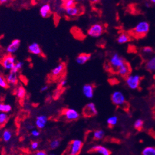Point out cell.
I'll use <instances>...</instances> for the list:
<instances>
[{
  "instance_id": "1",
  "label": "cell",
  "mask_w": 155,
  "mask_h": 155,
  "mask_svg": "<svg viewBox=\"0 0 155 155\" xmlns=\"http://www.w3.org/2000/svg\"><path fill=\"white\" fill-rule=\"evenodd\" d=\"M150 28V24L147 21L139 22L136 27L131 30L130 34L136 38H141L146 35Z\"/></svg>"
},
{
  "instance_id": "2",
  "label": "cell",
  "mask_w": 155,
  "mask_h": 155,
  "mask_svg": "<svg viewBox=\"0 0 155 155\" xmlns=\"http://www.w3.org/2000/svg\"><path fill=\"white\" fill-rule=\"evenodd\" d=\"M83 143L80 139H74L69 143L63 155H78L83 148Z\"/></svg>"
},
{
  "instance_id": "3",
  "label": "cell",
  "mask_w": 155,
  "mask_h": 155,
  "mask_svg": "<svg viewBox=\"0 0 155 155\" xmlns=\"http://www.w3.org/2000/svg\"><path fill=\"white\" fill-rule=\"evenodd\" d=\"M16 63V59L12 54H7L0 60V64L5 70L10 71Z\"/></svg>"
},
{
  "instance_id": "4",
  "label": "cell",
  "mask_w": 155,
  "mask_h": 155,
  "mask_svg": "<svg viewBox=\"0 0 155 155\" xmlns=\"http://www.w3.org/2000/svg\"><path fill=\"white\" fill-rule=\"evenodd\" d=\"M62 115L63 116L64 118L68 121H73L76 120L80 117V114L77 110L74 108H64L62 111Z\"/></svg>"
},
{
  "instance_id": "5",
  "label": "cell",
  "mask_w": 155,
  "mask_h": 155,
  "mask_svg": "<svg viewBox=\"0 0 155 155\" xmlns=\"http://www.w3.org/2000/svg\"><path fill=\"white\" fill-rule=\"evenodd\" d=\"M104 32L103 25L100 24H95L91 25L88 30L87 34L89 36L94 38H98L101 36Z\"/></svg>"
},
{
  "instance_id": "6",
  "label": "cell",
  "mask_w": 155,
  "mask_h": 155,
  "mask_svg": "<svg viewBox=\"0 0 155 155\" xmlns=\"http://www.w3.org/2000/svg\"><path fill=\"white\" fill-rule=\"evenodd\" d=\"M141 81V76L137 74L129 75L126 77V82L129 88L131 90H136L138 88Z\"/></svg>"
},
{
  "instance_id": "7",
  "label": "cell",
  "mask_w": 155,
  "mask_h": 155,
  "mask_svg": "<svg viewBox=\"0 0 155 155\" xmlns=\"http://www.w3.org/2000/svg\"><path fill=\"white\" fill-rule=\"evenodd\" d=\"M111 100L112 103L117 106H122L126 104L125 96L119 91H116L113 93L111 96Z\"/></svg>"
},
{
  "instance_id": "8",
  "label": "cell",
  "mask_w": 155,
  "mask_h": 155,
  "mask_svg": "<svg viewBox=\"0 0 155 155\" xmlns=\"http://www.w3.org/2000/svg\"><path fill=\"white\" fill-rule=\"evenodd\" d=\"M125 63L124 59L117 53L114 54L110 59V65L116 70H117V69Z\"/></svg>"
},
{
  "instance_id": "9",
  "label": "cell",
  "mask_w": 155,
  "mask_h": 155,
  "mask_svg": "<svg viewBox=\"0 0 155 155\" xmlns=\"http://www.w3.org/2000/svg\"><path fill=\"white\" fill-rule=\"evenodd\" d=\"M83 114L84 116L87 117H93V116H95L97 115L98 111L96 108V106L94 103L90 102L86 106H85L83 108Z\"/></svg>"
},
{
  "instance_id": "10",
  "label": "cell",
  "mask_w": 155,
  "mask_h": 155,
  "mask_svg": "<svg viewBox=\"0 0 155 155\" xmlns=\"http://www.w3.org/2000/svg\"><path fill=\"white\" fill-rule=\"evenodd\" d=\"M48 118L45 115H39L36 117L35 125L38 129H43L48 124Z\"/></svg>"
},
{
  "instance_id": "11",
  "label": "cell",
  "mask_w": 155,
  "mask_h": 155,
  "mask_svg": "<svg viewBox=\"0 0 155 155\" xmlns=\"http://www.w3.org/2000/svg\"><path fill=\"white\" fill-rule=\"evenodd\" d=\"M21 41L19 39H14L12 41V42L7 46L6 49V51L8 54H13L16 52L20 46Z\"/></svg>"
},
{
  "instance_id": "12",
  "label": "cell",
  "mask_w": 155,
  "mask_h": 155,
  "mask_svg": "<svg viewBox=\"0 0 155 155\" xmlns=\"http://www.w3.org/2000/svg\"><path fill=\"white\" fill-rule=\"evenodd\" d=\"M66 65L64 63H61L57 65L55 68L52 69L51 71V75L54 78H57L59 77L62 74H63L65 70Z\"/></svg>"
},
{
  "instance_id": "13",
  "label": "cell",
  "mask_w": 155,
  "mask_h": 155,
  "mask_svg": "<svg viewBox=\"0 0 155 155\" xmlns=\"http://www.w3.org/2000/svg\"><path fill=\"white\" fill-rule=\"evenodd\" d=\"M91 152H95L101 155H110V151L106 147L101 145H95L90 149Z\"/></svg>"
},
{
  "instance_id": "14",
  "label": "cell",
  "mask_w": 155,
  "mask_h": 155,
  "mask_svg": "<svg viewBox=\"0 0 155 155\" xmlns=\"http://www.w3.org/2000/svg\"><path fill=\"white\" fill-rule=\"evenodd\" d=\"M28 50L30 53L36 56H42L43 54L41 46L37 42H33L30 44L28 48Z\"/></svg>"
},
{
  "instance_id": "15",
  "label": "cell",
  "mask_w": 155,
  "mask_h": 155,
  "mask_svg": "<svg viewBox=\"0 0 155 155\" xmlns=\"http://www.w3.org/2000/svg\"><path fill=\"white\" fill-rule=\"evenodd\" d=\"M6 79L9 85H11V86H16L18 82V73L10 71V73L8 74L6 77Z\"/></svg>"
},
{
  "instance_id": "16",
  "label": "cell",
  "mask_w": 155,
  "mask_h": 155,
  "mask_svg": "<svg viewBox=\"0 0 155 155\" xmlns=\"http://www.w3.org/2000/svg\"><path fill=\"white\" fill-rule=\"evenodd\" d=\"M83 94L85 97L91 99L94 95V88L92 84H86L83 87Z\"/></svg>"
},
{
  "instance_id": "17",
  "label": "cell",
  "mask_w": 155,
  "mask_h": 155,
  "mask_svg": "<svg viewBox=\"0 0 155 155\" xmlns=\"http://www.w3.org/2000/svg\"><path fill=\"white\" fill-rule=\"evenodd\" d=\"M64 11L68 17H71L78 16V15H80L83 12V10L80 8L76 6V5L65 9Z\"/></svg>"
},
{
  "instance_id": "18",
  "label": "cell",
  "mask_w": 155,
  "mask_h": 155,
  "mask_svg": "<svg viewBox=\"0 0 155 155\" xmlns=\"http://www.w3.org/2000/svg\"><path fill=\"white\" fill-rule=\"evenodd\" d=\"M118 74L122 77L126 78L129 76L130 72V67L128 63H125L117 69Z\"/></svg>"
},
{
  "instance_id": "19",
  "label": "cell",
  "mask_w": 155,
  "mask_h": 155,
  "mask_svg": "<svg viewBox=\"0 0 155 155\" xmlns=\"http://www.w3.org/2000/svg\"><path fill=\"white\" fill-rule=\"evenodd\" d=\"M91 55L89 54H85V53H82L79 54L76 58V62L78 64L83 65L85 64L86 63L91 59Z\"/></svg>"
},
{
  "instance_id": "20",
  "label": "cell",
  "mask_w": 155,
  "mask_h": 155,
  "mask_svg": "<svg viewBox=\"0 0 155 155\" xmlns=\"http://www.w3.org/2000/svg\"><path fill=\"white\" fill-rule=\"evenodd\" d=\"M15 94L17 97V98H18L19 100L24 99V98L25 97V96L27 95L26 89L25 88V87L24 86H22V85H20V86H18V87H17L16 89H15Z\"/></svg>"
},
{
  "instance_id": "21",
  "label": "cell",
  "mask_w": 155,
  "mask_h": 155,
  "mask_svg": "<svg viewBox=\"0 0 155 155\" xmlns=\"http://www.w3.org/2000/svg\"><path fill=\"white\" fill-rule=\"evenodd\" d=\"M51 13V9L49 4H44L40 8V14L42 18H48Z\"/></svg>"
},
{
  "instance_id": "22",
  "label": "cell",
  "mask_w": 155,
  "mask_h": 155,
  "mask_svg": "<svg viewBox=\"0 0 155 155\" xmlns=\"http://www.w3.org/2000/svg\"><path fill=\"white\" fill-rule=\"evenodd\" d=\"M130 41V35L126 33L120 34L118 36L117 39V42L120 44H126L127 42H129Z\"/></svg>"
},
{
  "instance_id": "23",
  "label": "cell",
  "mask_w": 155,
  "mask_h": 155,
  "mask_svg": "<svg viewBox=\"0 0 155 155\" xmlns=\"http://www.w3.org/2000/svg\"><path fill=\"white\" fill-rule=\"evenodd\" d=\"M13 136L12 131L10 129H5L3 130L2 133V139L4 142H9L11 141V139Z\"/></svg>"
},
{
  "instance_id": "24",
  "label": "cell",
  "mask_w": 155,
  "mask_h": 155,
  "mask_svg": "<svg viewBox=\"0 0 155 155\" xmlns=\"http://www.w3.org/2000/svg\"><path fill=\"white\" fill-rule=\"evenodd\" d=\"M12 110V107L8 104H5L0 102V112L9 113Z\"/></svg>"
},
{
  "instance_id": "25",
  "label": "cell",
  "mask_w": 155,
  "mask_h": 155,
  "mask_svg": "<svg viewBox=\"0 0 155 155\" xmlns=\"http://www.w3.org/2000/svg\"><path fill=\"white\" fill-rule=\"evenodd\" d=\"M9 120V116L7 113L0 112V127L4 126Z\"/></svg>"
},
{
  "instance_id": "26",
  "label": "cell",
  "mask_w": 155,
  "mask_h": 155,
  "mask_svg": "<svg viewBox=\"0 0 155 155\" xmlns=\"http://www.w3.org/2000/svg\"><path fill=\"white\" fill-rule=\"evenodd\" d=\"M146 68L148 71H155V56L151 58L146 64Z\"/></svg>"
},
{
  "instance_id": "27",
  "label": "cell",
  "mask_w": 155,
  "mask_h": 155,
  "mask_svg": "<svg viewBox=\"0 0 155 155\" xmlns=\"http://www.w3.org/2000/svg\"><path fill=\"white\" fill-rule=\"evenodd\" d=\"M76 5L75 0H63V5H62V8L64 10L68 8H70Z\"/></svg>"
},
{
  "instance_id": "28",
  "label": "cell",
  "mask_w": 155,
  "mask_h": 155,
  "mask_svg": "<svg viewBox=\"0 0 155 155\" xmlns=\"http://www.w3.org/2000/svg\"><path fill=\"white\" fill-rule=\"evenodd\" d=\"M10 87L9 84L8 83L6 78L0 73V88H2L3 89H7Z\"/></svg>"
},
{
  "instance_id": "29",
  "label": "cell",
  "mask_w": 155,
  "mask_h": 155,
  "mask_svg": "<svg viewBox=\"0 0 155 155\" xmlns=\"http://www.w3.org/2000/svg\"><path fill=\"white\" fill-rule=\"evenodd\" d=\"M142 155H155V148L152 146L146 147L143 150Z\"/></svg>"
},
{
  "instance_id": "30",
  "label": "cell",
  "mask_w": 155,
  "mask_h": 155,
  "mask_svg": "<svg viewBox=\"0 0 155 155\" xmlns=\"http://www.w3.org/2000/svg\"><path fill=\"white\" fill-rule=\"evenodd\" d=\"M107 122L108 126L110 127H114L116 124H117L118 122V117H117V116H112V117H109L107 119Z\"/></svg>"
},
{
  "instance_id": "31",
  "label": "cell",
  "mask_w": 155,
  "mask_h": 155,
  "mask_svg": "<svg viewBox=\"0 0 155 155\" xmlns=\"http://www.w3.org/2000/svg\"><path fill=\"white\" fill-rule=\"evenodd\" d=\"M24 63H23L21 61H18L15 63L14 66L13 67V68L11 69L10 71L15 72V73H18L19 71H20L21 69H22L23 66H24Z\"/></svg>"
},
{
  "instance_id": "32",
  "label": "cell",
  "mask_w": 155,
  "mask_h": 155,
  "mask_svg": "<svg viewBox=\"0 0 155 155\" xmlns=\"http://www.w3.org/2000/svg\"><path fill=\"white\" fill-rule=\"evenodd\" d=\"M104 131L101 130V129H98V130H96L95 131H94V138L96 140H100L102 139L104 136Z\"/></svg>"
},
{
  "instance_id": "33",
  "label": "cell",
  "mask_w": 155,
  "mask_h": 155,
  "mask_svg": "<svg viewBox=\"0 0 155 155\" xmlns=\"http://www.w3.org/2000/svg\"><path fill=\"white\" fill-rule=\"evenodd\" d=\"M60 144H61V141L59 139H53V140H52L49 144L50 148L52 150L57 149L60 146Z\"/></svg>"
},
{
  "instance_id": "34",
  "label": "cell",
  "mask_w": 155,
  "mask_h": 155,
  "mask_svg": "<svg viewBox=\"0 0 155 155\" xmlns=\"http://www.w3.org/2000/svg\"><path fill=\"white\" fill-rule=\"evenodd\" d=\"M143 126H144V122L141 119L136 120L134 124L135 129L137 130H141V129L143 127Z\"/></svg>"
},
{
  "instance_id": "35",
  "label": "cell",
  "mask_w": 155,
  "mask_h": 155,
  "mask_svg": "<svg viewBox=\"0 0 155 155\" xmlns=\"http://www.w3.org/2000/svg\"><path fill=\"white\" fill-rule=\"evenodd\" d=\"M31 136H32L33 137L35 138H37L41 136V132L38 130V129H33L32 130H31V133H30Z\"/></svg>"
},
{
  "instance_id": "36",
  "label": "cell",
  "mask_w": 155,
  "mask_h": 155,
  "mask_svg": "<svg viewBox=\"0 0 155 155\" xmlns=\"http://www.w3.org/2000/svg\"><path fill=\"white\" fill-rule=\"evenodd\" d=\"M143 52L144 54H151L153 52V49L152 48L147 46V47H144V48H143Z\"/></svg>"
},
{
  "instance_id": "37",
  "label": "cell",
  "mask_w": 155,
  "mask_h": 155,
  "mask_svg": "<svg viewBox=\"0 0 155 155\" xmlns=\"http://www.w3.org/2000/svg\"><path fill=\"white\" fill-rule=\"evenodd\" d=\"M30 147L31 148H32V150H37L38 148V147H39V143H38V142L37 141H32L31 143Z\"/></svg>"
},
{
  "instance_id": "38",
  "label": "cell",
  "mask_w": 155,
  "mask_h": 155,
  "mask_svg": "<svg viewBox=\"0 0 155 155\" xmlns=\"http://www.w3.org/2000/svg\"><path fill=\"white\" fill-rule=\"evenodd\" d=\"M35 155H48V154L45 151L38 150V151H36V153H35Z\"/></svg>"
},
{
  "instance_id": "39",
  "label": "cell",
  "mask_w": 155,
  "mask_h": 155,
  "mask_svg": "<svg viewBox=\"0 0 155 155\" xmlns=\"http://www.w3.org/2000/svg\"><path fill=\"white\" fill-rule=\"evenodd\" d=\"M66 84H67V80L65 79H63L60 81L59 86L61 87H64Z\"/></svg>"
},
{
  "instance_id": "40",
  "label": "cell",
  "mask_w": 155,
  "mask_h": 155,
  "mask_svg": "<svg viewBox=\"0 0 155 155\" xmlns=\"http://www.w3.org/2000/svg\"><path fill=\"white\" fill-rule=\"evenodd\" d=\"M48 88H49L48 85H46V84L44 85V86H42L41 87V92H45V91H46L48 90Z\"/></svg>"
},
{
  "instance_id": "41",
  "label": "cell",
  "mask_w": 155,
  "mask_h": 155,
  "mask_svg": "<svg viewBox=\"0 0 155 155\" xmlns=\"http://www.w3.org/2000/svg\"><path fill=\"white\" fill-rule=\"evenodd\" d=\"M9 1H10V0H0V4L3 5V4H5V3H8Z\"/></svg>"
},
{
  "instance_id": "42",
  "label": "cell",
  "mask_w": 155,
  "mask_h": 155,
  "mask_svg": "<svg viewBox=\"0 0 155 155\" xmlns=\"http://www.w3.org/2000/svg\"><path fill=\"white\" fill-rule=\"evenodd\" d=\"M90 2L92 3H98L100 2V0H90Z\"/></svg>"
},
{
  "instance_id": "43",
  "label": "cell",
  "mask_w": 155,
  "mask_h": 155,
  "mask_svg": "<svg viewBox=\"0 0 155 155\" xmlns=\"http://www.w3.org/2000/svg\"><path fill=\"white\" fill-rule=\"evenodd\" d=\"M145 5H146V7H149V6H150V3H148V2H146V3H145Z\"/></svg>"
},
{
  "instance_id": "44",
  "label": "cell",
  "mask_w": 155,
  "mask_h": 155,
  "mask_svg": "<svg viewBox=\"0 0 155 155\" xmlns=\"http://www.w3.org/2000/svg\"><path fill=\"white\" fill-rule=\"evenodd\" d=\"M150 1L153 3H155V0H150Z\"/></svg>"
},
{
  "instance_id": "45",
  "label": "cell",
  "mask_w": 155,
  "mask_h": 155,
  "mask_svg": "<svg viewBox=\"0 0 155 155\" xmlns=\"http://www.w3.org/2000/svg\"><path fill=\"white\" fill-rule=\"evenodd\" d=\"M77 1H78V2H82V1H83V0H77Z\"/></svg>"
},
{
  "instance_id": "46",
  "label": "cell",
  "mask_w": 155,
  "mask_h": 155,
  "mask_svg": "<svg viewBox=\"0 0 155 155\" xmlns=\"http://www.w3.org/2000/svg\"><path fill=\"white\" fill-rule=\"evenodd\" d=\"M49 155H56V154H49Z\"/></svg>"
},
{
  "instance_id": "47",
  "label": "cell",
  "mask_w": 155,
  "mask_h": 155,
  "mask_svg": "<svg viewBox=\"0 0 155 155\" xmlns=\"http://www.w3.org/2000/svg\"><path fill=\"white\" fill-rule=\"evenodd\" d=\"M2 49V46H1V45H0V49Z\"/></svg>"
}]
</instances>
